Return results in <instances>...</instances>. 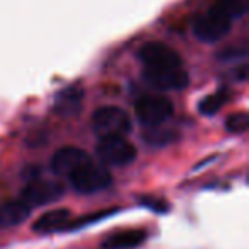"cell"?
Returning <instances> with one entry per match:
<instances>
[{"label":"cell","mask_w":249,"mask_h":249,"mask_svg":"<svg viewBox=\"0 0 249 249\" xmlns=\"http://www.w3.org/2000/svg\"><path fill=\"white\" fill-rule=\"evenodd\" d=\"M249 0H215L193 24V35L203 43H217L229 35L234 21L246 16Z\"/></svg>","instance_id":"6da1fadb"},{"label":"cell","mask_w":249,"mask_h":249,"mask_svg":"<svg viewBox=\"0 0 249 249\" xmlns=\"http://www.w3.org/2000/svg\"><path fill=\"white\" fill-rule=\"evenodd\" d=\"M92 128L99 137H126L132 130V120L121 107L103 106L94 111Z\"/></svg>","instance_id":"7a4b0ae2"},{"label":"cell","mask_w":249,"mask_h":249,"mask_svg":"<svg viewBox=\"0 0 249 249\" xmlns=\"http://www.w3.org/2000/svg\"><path fill=\"white\" fill-rule=\"evenodd\" d=\"M99 160L106 166H128L137 157V149L126 137H101L96 145Z\"/></svg>","instance_id":"3957f363"},{"label":"cell","mask_w":249,"mask_h":249,"mask_svg":"<svg viewBox=\"0 0 249 249\" xmlns=\"http://www.w3.org/2000/svg\"><path fill=\"white\" fill-rule=\"evenodd\" d=\"M69 179L72 183L73 190L84 195L97 193V191L109 186L111 181H113L109 171L101 164H96L94 160H90L86 166L77 169L73 174H70Z\"/></svg>","instance_id":"277c9868"},{"label":"cell","mask_w":249,"mask_h":249,"mask_svg":"<svg viewBox=\"0 0 249 249\" xmlns=\"http://www.w3.org/2000/svg\"><path fill=\"white\" fill-rule=\"evenodd\" d=\"M139 58L143 63L145 70H162L183 67V58H181L179 53L160 41H152L143 45L139 52Z\"/></svg>","instance_id":"5b68a950"},{"label":"cell","mask_w":249,"mask_h":249,"mask_svg":"<svg viewBox=\"0 0 249 249\" xmlns=\"http://www.w3.org/2000/svg\"><path fill=\"white\" fill-rule=\"evenodd\" d=\"M173 111V103L164 96H143L135 104V114L139 121L150 128L166 123Z\"/></svg>","instance_id":"8992f818"},{"label":"cell","mask_w":249,"mask_h":249,"mask_svg":"<svg viewBox=\"0 0 249 249\" xmlns=\"http://www.w3.org/2000/svg\"><path fill=\"white\" fill-rule=\"evenodd\" d=\"M65 188H63L62 183L58 181H52V179H31L26 188L22 190V196L21 200L31 207H41V205H46L50 201L58 200L63 195Z\"/></svg>","instance_id":"52a82bcc"},{"label":"cell","mask_w":249,"mask_h":249,"mask_svg":"<svg viewBox=\"0 0 249 249\" xmlns=\"http://www.w3.org/2000/svg\"><path fill=\"white\" fill-rule=\"evenodd\" d=\"M90 160H92V157L79 147H62L52 157V171L58 176L69 178L70 174H73L77 169L86 166Z\"/></svg>","instance_id":"ba28073f"},{"label":"cell","mask_w":249,"mask_h":249,"mask_svg":"<svg viewBox=\"0 0 249 249\" xmlns=\"http://www.w3.org/2000/svg\"><path fill=\"white\" fill-rule=\"evenodd\" d=\"M143 77L152 87L159 90H179L190 84V77L184 67L178 69H162V70H145Z\"/></svg>","instance_id":"9c48e42d"},{"label":"cell","mask_w":249,"mask_h":249,"mask_svg":"<svg viewBox=\"0 0 249 249\" xmlns=\"http://www.w3.org/2000/svg\"><path fill=\"white\" fill-rule=\"evenodd\" d=\"M70 220H72L70 212L67 208H58V210H50L46 213H43L35 222L33 229H35V232H39V234H52V232L69 229Z\"/></svg>","instance_id":"30bf717a"},{"label":"cell","mask_w":249,"mask_h":249,"mask_svg":"<svg viewBox=\"0 0 249 249\" xmlns=\"http://www.w3.org/2000/svg\"><path fill=\"white\" fill-rule=\"evenodd\" d=\"M145 232L139 231V229H132V231H123L113 234L103 242V249H132L137 248L145 241Z\"/></svg>","instance_id":"8fae6325"},{"label":"cell","mask_w":249,"mask_h":249,"mask_svg":"<svg viewBox=\"0 0 249 249\" xmlns=\"http://www.w3.org/2000/svg\"><path fill=\"white\" fill-rule=\"evenodd\" d=\"M31 208L22 200L9 201V203L0 205V227H12V225L21 224L26 220Z\"/></svg>","instance_id":"7c38bea8"},{"label":"cell","mask_w":249,"mask_h":249,"mask_svg":"<svg viewBox=\"0 0 249 249\" xmlns=\"http://www.w3.org/2000/svg\"><path fill=\"white\" fill-rule=\"evenodd\" d=\"M84 90L79 87H69L56 97V109L63 114H73L82 104Z\"/></svg>","instance_id":"4fadbf2b"},{"label":"cell","mask_w":249,"mask_h":249,"mask_svg":"<svg viewBox=\"0 0 249 249\" xmlns=\"http://www.w3.org/2000/svg\"><path fill=\"white\" fill-rule=\"evenodd\" d=\"M225 128L231 133H244L249 128V116L248 113H234L225 120Z\"/></svg>","instance_id":"5bb4252c"},{"label":"cell","mask_w":249,"mask_h":249,"mask_svg":"<svg viewBox=\"0 0 249 249\" xmlns=\"http://www.w3.org/2000/svg\"><path fill=\"white\" fill-rule=\"evenodd\" d=\"M222 106H224V96H222V94H212V96H207L201 99L200 111L205 116H212V114L217 113Z\"/></svg>","instance_id":"9a60e30c"}]
</instances>
